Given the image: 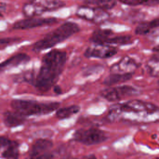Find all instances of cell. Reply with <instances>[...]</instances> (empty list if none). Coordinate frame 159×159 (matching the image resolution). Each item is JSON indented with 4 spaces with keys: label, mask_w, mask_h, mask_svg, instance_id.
Wrapping results in <instances>:
<instances>
[{
    "label": "cell",
    "mask_w": 159,
    "mask_h": 159,
    "mask_svg": "<svg viewBox=\"0 0 159 159\" xmlns=\"http://www.w3.org/2000/svg\"><path fill=\"white\" fill-rule=\"evenodd\" d=\"M159 118L157 105L141 100H131L122 104L115 105L108 114L109 121L128 120L137 123L153 122Z\"/></svg>",
    "instance_id": "6da1fadb"
},
{
    "label": "cell",
    "mask_w": 159,
    "mask_h": 159,
    "mask_svg": "<svg viewBox=\"0 0 159 159\" xmlns=\"http://www.w3.org/2000/svg\"><path fill=\"white\" fill-rule=\"evenodd\" d=\"M67 61V53L60 49H52L46 53L41 61L38 73L34 76V86L40 91H48L61 75Z\"/></svg>",
    "instance_id": "7a4b0ae2"
},
{
    "label": "cell",
    "mask_w": 159,
    "mask_h": 159,
    "mask_svg": "<svg viewBox=\"0 0 159 159\" xmlns=\"http://www.w3.org/2000/svg\"><path fill=\"white\" fill-rule=\"evenodd\" d=\"M79 32V26L72 21H66L60 25L57 29L45 35L42 39L34 44V51H41L55 47L57 44L68 39L72 35Z\"/></svg>",
    "instance_id": "3957f363"
},
{
    "label": "cell",
    "mask_w": 159,
    "mask_h": 159,
    "mask_svg": "<svg viewBox=\"0 0 159 159\" xmlns=\"http://www.w3.org/2000/svg\"><path fill=\"white\" fill-rule=\"evenodd\" d=\"M13 111L23 116H40L50 114L57 111L60 107L59 102H38L33 100H13L11 102Z\"/></svg>",
    "instance_id": "277c9868"
},
{
    "label": "cell",
    "mask_w": 159,
    "mask_h": 159,
    "mask_svg": "<svg viewBox=\"0 0 159 159\" xmlns=\"http://www.w3.org/2000/svg\"><path fill=\"white\" fill-rule=\"evenodd\" d=\"M65 6L62 0H31L22 7V13L26 18L38 17L46 12L60 9Z\"/></svg>",
    "instance_id": "5b68a950"
},
{
    "label": "cell",
    "mask_w": 159,
    "mask_h": 159,
    "mask_svg": "<svg viewBox=\"0 0 159 159\" xmlns=\"http://www.w3.org/2000/svg\"><path fill=\"white\" fill-rule=\"evenodd\" d=\"M74 140L85 145L100 144L107 140L106 134L96 128L89 129H78L74 134Z\"/></svg>",
    "instance_id": "8992f818"
},
{
    "label": "cell",
    "mask_w": 159,
    "mask_h": 159,
    "mask_svg": "<svg viewBox=\"0 0 159 159\" xmlns=\"http://www.w3.org/2000/svg\"><path fill=\"white\" fill-rule=\"evenodd\" d=\"M75 14L78 18L93 23H103L109 19V13L107 10L88 5L80 6L76 9Z\"/></svg>",
    "instance_id": "52a82bcc"
},
{
    "label": "cell",
    "mask_w": 159,
    "mask_h": 159,
    "mask_svg": "<svg viewBox=\"0 0 159 159\" xmlns=\"http://www.w3.org/2000/svg\"><path fill=\"white\" fill-rule=\"evenodd\" d=\"M140 94V91L131 86H118L108 88L101 91V96L108 102H116Z\"/></svg>",
    "instance_id": "ba28073f"
},
{
    "label": "cell",
    "mask_w": 159,
    "mask_h": 159,
    "mask_svg": "<svg viewBox=\"0 0 159 159\" xmlns=\"http://www.w3.org/2000/svg\"><path fill=\"white\" fill-rule=\"evenodd\" d=\"M117 53V48L109 44H98L93 43L85 51L84 55L87 58H98V59H109Z\"/></svg>",
    "instance_id": "9c48e42d"
},
{
    "label": "cell",
    "mask_w": 159,
    "mask_h": 159,
    "mask_svg": "<svg viewBox=\"0 0 159 159\" xmlns=\"http://www.w3.org/2000/svg\"><path fill=\"white\" fill-rule=\"evenodd\" d=\"M58 21L56 18H40V17H30L23 20H20L16 21L12 28L15 30H26L33 29L41 26L52 25Z\"/></svg>",
    "instance_id": "30bf717a"
},
{
    "label": "cell",
    "mask_w": 159,
    "mask_h": 159,
    "mask_svg": "<svg viewBox=\"0 0 159 159\" xmlns=\"http://www.w3.org/2000/svg\"><path fill=\"white\" fill-rule=\"evenodd\" d=\"M137 68L138 64L133 59L124 57L118 62L113 64L110 71L111 74H134Z\"/></svg>",
    "instance_id": "8fae6325"
},
{
    "label": "cell",
    "mask_w": 159,
    "mask_h": 159,
    "mask_svg": "<svg viewBox=\"0 0 159 159\" xmlns=\"http://www.w3.org/2000/svg\"><path fill=\"white\" fill-rule=\"evenodd\" d=\"M30 61V56L25 53H18L0 63V72H5Z\"/></svg>",
    "instance_id": "7c38bea8"
},
{
    "label": "cell",
    "mask_w": 159,
    "mask_h": 159,
    "mask_svg": "<svg viewBox=\"0 0 159 159\" xmlns=\"http://www.w3.org/2000/svg\"><path fill=\"white\" fill-rule=\"evenodd\" d=\"M53 143L48 139H37L32 145L31 150L29 152V156H36L41 155L49 152V150L52 148Z\"/></svg>",
    "instance_id": "4fadbf2b"
},
{
    "label": "cell",
    "mask_w": 159,
    "mask_h": 159,
    "mask_svg": "<svg viewBox=\"0 0 159 159\" xmlns=\"http://www.w3.org/2000/svg\"><path fill=\"white\" fill-rule=\"evenodd\" d=\"M4 124L8 128H15L19 127L20 125H23L25 122V116H21L20 114L15 112V111H7L4 113L3 116Z\"/></svg>",
    "instance_id": "5bb4252c"
},
{
    "label": "cell",
    "mask_w": 159,
    "mask_h": 159,
    "mask_svg": "<svg viewBox=\"0 0 159 159\" xmlns=\"http://www.w3.org/2000/svg\"><path fill=\"white\" fill-rule=\"evenodd\" d=\"M133 74H111L109 76H107L104 81L103 85L111 87L114 85H117L120 83L127 82L132 78Z\"/></svg>",
    "instance_id": "9a60e30c"
},
{
    "label": "cell",
    "mask_w": 159,
    "mask_h": 159,
    "mask_svg": "<svg viewBox=\"0 0 159 159\" xmlns=\"http://www.w3.org/2000/svg\"><path fill=\"white\" fill-rule=\"evenodd\" d=\"M115 34L111 30L107 29H98L96 30L92 35L90 40L92 43H98V44H106L107 41L114 35Z\"/></svg>",
    "instance_id": "2e32d148"
},
{
    "label": "cell",
    "mask_w": 159,
    "mask_h": 159,
    "mask_svg": "<svg viewBox=\"0 0 159 159\" xmlns=\"http://www.w3.org/2000/svg\"><path fill=\"white\" fill-rule=\"evenodd\" d=\"M159 27V19H155L150 21L141 22L135 29V33L137 34H146L152 32L153 30L157 29Z\"/></svg>",
    "instance_id": "e0dca14e"
},
{
    "label": "cell",
    "mask_w": 159,
    "mask_h": 159,
    "mask_svg": "<svg viewBox=\"0 0 159 159\" xmlns=\"http://www.w3.org/2000/svg\"><path fill=\"white\" fill-rule=\"evenodd\" d=\"M19 156V143L17 142L10 141L9 143L5 147L2 153V157L4 159H18Z\"/></svg>",
    "instance_id": "ac0fdd59"
},
{
    "label": "cell",
    "mask_w": 159,
    "mask_h": 159,
    "mask_svg": "<svg viewBox=\"0 0 159 159\" xmlns=\"http://www.w3.org/2000/svg\"><path fill=\"white\" fill-rule=\"evenodd\" d=\"M81 1H83L85 5L95 7L104 10L111 9L116 5V0H81Z\"/></svg>",
    "instance_id": "d6986e66"
},
{
    "label": "cell",
    "mask_w": 159,
    "mask_h": 159,
    "mask_svg": "<svg viewBox=\"0 0 159 159\" xmlns=\"http://www.w3.org/2000/svg\"><path fill=\"white\" fill-rule=\"evenodd\" d=\"M80 111V107L78 105H71L64 108L58 109L56 112V117L59 119H66L71 117L72 116L77 114Z\"/></svg>",
    "instance_id": "ffe728a7"
},
{
    "label": "cell",
    "mask_w": 159,
    "mask_h": 159,
    "mask_svg": "<svg viewBox=\"0 0 159 159\" xmlns=\"http://www.w3.org/2000/svg\"><path fill=\"white\" fill-rule=\"evenodd\" d=\"M133 39L132 36L130 35H116L114 34L108 41L106 44L109 45H128L132 43Z\"/></svg>",
    "instance_id": "44dd1931"
},
{
    "label": "cell",
    "mask_w": 159,
    "mask_h": 159,
    "mask_svg": "<svg viewBox=\"0 0 159 159\" xmlns=\"http://www.w3.org/2000/svg\"><path fill=\"white\" fill-rule=\"evenodd\" d=\"M120 3L131 7H136V6H156L158 5L159 0H117Z\"/></svg>",
    "instance_id": "7402d4cb"
},
{
    "label": "cell",
    "mask_w": 159,
    "mask_h": 159,
    "mask_svg": "<svg viewBox=\"0 0 159 159\" xmlns=\"http://www.w3.org/2000/svg\"><path fill=\"white\" fill-rule=\"evenodd\" d=\"M26 159H53V155L49 152L41 154V155H36V156H29V157Z\"/></svg>",
    "instance_id": "603a6c76"
},
{
    "label": "cell",
    "mask_w": 159,
    "mask_h": 159,
    "mask_svg": "<svg viewBox=\"0 0 159 159\" xmlns=\"http://www.w3.org/2000/svg\"><path fill=\"white\" fill-rule=\"evenodd\" d=\"M9 142H10V140L7 137L0 136V150H2L3 148H5L9 143Z\"/></svg>",
    "instance_id": "cb8c5ba5"
},
{
    "label": "cell",
    "mask_w": 159,
    "mask_h": 159,
    "mask_svg": "<svg viewBox=\"0 0 159 159\" xmlns=\"http://www.w3.org/2000/svg\"><path fill=\"white\" fill-rule=\"evenodd\" d=\"M6 7H7V6H6L5 4L0 3V17L3 16V13H4L5 10H6Z\"/></svg>",
    "instance_id": "d4e9b609"
},
{
    "label": "cell",
    "mask_w": 159,
    "mask_h": 159,
    "mask_svg": "<svg viewBox=\"0 0 159 159\" xmlns=\"http://www.w3.org/2000/svg\"><path fill=\"white\" fill-rule=\"evenodd\" d=\"M75 159H78V158H75ZM80 159H97L94 156H89L88 157H84V158H80Z\"/></svg>",
    "instance_id": "484cf974"
},
{
    "label": "cell",
    "mask_w": 159,
    "mask_h": 159,
    "mask_svg": "<svg viewBox=\"0 0 159 159\" xmlns=\"http://www.w3.org/2000/svg\"><path fill=\"white\" fill-rule=\"evenodd\" d=\"M0 48H1V43H0Z\"/></svg>",
    "instance_id": "4316f807"
},
{
    "label": "cell",
    "mask_w": 159,
    "mask_h": 159,
    "mask_svg": "<svg viewBox=\"0 0 159 159\" xmlns=\"http://www.w3.org/2000/svg\"><path fill=\"white\" fill-rule=\"evenodd\" d=\"M158 58H159V57H158Z\"/></svg>",
    "instance_id": "83f0119b"
}]
</instances>
